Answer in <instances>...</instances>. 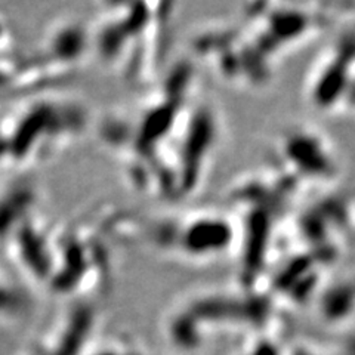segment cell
<instances>
[{"instance_id": "obj_1", "label": "cell", "mask_w": 355, "mask_h": 355, "mask_svg": "<svg viewBox=\"0 0 355 355\" xmlns=\"http://www.w3.org/2000/svg\"><path fill=\"white\" fill-rule=\"evenodd\" d=\"M96 133L133 191L176 206L190 203L212 175L222 120L202 69L185 57L130 101L108 110Z\"/></svg>"}, {"instance_id": "obj_2", "label": "cell", "mask_w": 355, "mask_h": 355, "mask_svg": "<svg viewBox=\"0 0 355 355\" xmlns=\"http://www.w3.org/2000/svg\"><path fill=\"white\" fill-rule=\"evenodd\" d=\"M142 219L126 206L98 202L58 220L46 291L71 299L105 292L141 244Z\"/></svg>"}, {"instance_id": "obj_3", "label": "cell", "mask_w": 355, "mask_h": 355, "mask_svg": "<svg viewBox=\"0 0 355 355\" xmlns=\"http://www.w3.org/2000/svg\"><path fill=\"white\" fill-rule=\"evenodd\" d=\"M173 3L105 2L89 21L92 58L123 83L142 91L169 67Z\"/></svg>"}, {"instance_id": "obj_4", "label": "cell", "mask_w": 355, "mask_h": 355, "mask_svg": "<svg viewBox=\"0 0 355 355\" xmlns=\"http://www.w3.org/2000/svg\"><path fill=\"white\" fill-rule=\"evenodd\" d=\"M87 126L86 105L67 87L0 103V172L30 175L70 150Z\"/></svg>"}, {"instance_id": "obj_5", "label": "cell", "mask_w": 355, "mask_h": 355, "mask_svg": "<svg viewBox=\"0 0 355 355\" xmlns=\"http://www.w3.org/2000/svg\"><path fill=\"white\" fill-rule=\"evenodd\" d=\"M57 224L31 175L8 176L0 187V258L21 283L48 287Z\"/></svg>"}, {"instance_id": "obj_6", "label": "cell", "mask_w": 355, "mask_h": 355, "mask_svg": "<svg viewBox=\"0 0 355 355\" xmlns=\"http://www.w3.org/2000/svg\"><path fill=\"white\" fill-rule=\"evenodd\" d=\"M141 244L166 261L202 268L237 250V225L225 209L176 205L144 216Z\"/></svg>"}]
</instances>
